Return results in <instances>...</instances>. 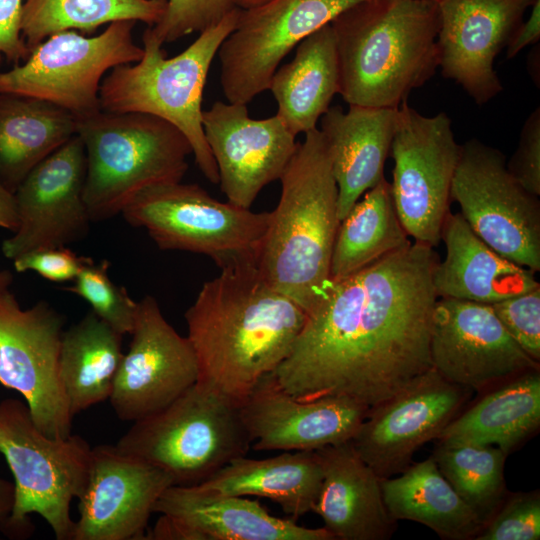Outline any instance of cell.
Instances as JSON below:
<instances>
[{"instance_id":"obj_12","label":"cell","mask_w":540,"mask_h":540,"mask_svg":"<svg viewBox=\"0 0 540 540\" xmlns=\"http://www.w3.org/2000/svg\"><path fill=\"white\" fill-rule=\"evenodd\" d=\"M460 146L446 113L426 116L407 101L397 108L390 188L400 222L415 242L435 247L441 241Z\"/></svg>"},{"instance_id":"obj_24","label":"cell","mask_w":540,"mask_h":540,"mask_svg":"<svg viewBox=\"0 0 540 540\" xmlns=\"http://www.w3.org/2000/svg\"><path fill=\"white\" fill-rule=\"evenodd\" d=\"M323 478L312 512L338 540H387L396 530L385 506L381 478L351 441L316 450Z\"/></svg>"},{"instance_id":"obj_15","label":"cell","mask_w":540,"mask_h":540,"mask_svg":"<svg viewBox=\"0 0 540 540\" xmlns=\"http://www.w3.org/2000/svg\"><path fill=\"white\" fill-rule=\"evenodd\" d=\"M472 393L431 367L371 408L351 443L381 479L393 477L412 464L414 453L422 445L437 439Z\"/></svg>"},{"instance_id":"obj_29","label":"cell","mask_w":540,"mask_h":540,"mask_svg":"<svg viewBox=\"0 0 540 540\" xmlns=\"http://www.w3.org/2000/svg\"><path fill=\"white\" fill-rule=\"evenodd\" d=\"M323 478L316 451L285 452L265 459H233L199 487L218 494L257 496L295 518L312 512Z\"/></svg>"},{"instance_id":"obj_39","label":"cell","mask_w":540,"mask_h":540,"mask_svg":"<svg viewBox=\"0 0 540 540\" xmlns=\"http://www.w3.org/2000/svg\"><path fill=\"white\" fill-rule=\"evenodd\" d=\"M490 305L521 349L540 362V286Z\"/></svg>"},{"instance_id":"obj_6","label":"cell","mask_w":540,"mask_h":540,"mask_svg":"<svg viewBox=\"0 0 540 540\" xmlns=\"http://www.w3.org/2000/svg\"><path fill=\"white\" fill-rule=\"evenodd\" d=\"M239 11L234 8L200 32L173 58H166L162 45L143 34L141 60L111 69L99 89L102 111L151 114L177 127L188 139L198 168L213 184L219 176L202 126V98L210 66L234 29Z\"/></svg>"},{"instance_id":"obj_31","label":"cell","mask_w":540,"mask_h":540,"mask_svg":"<svg viewBox=\"0 0 540 540\" xmlns=\"http://www.w3.org/2000/svg\"><path fill=\"white\" fill-rule=\"evenodd\" d=\"M76 134V118L48 101L0 93V182L11 192Z\"/></svg>"},{"instance_id":"obj_16","label":"cell","mask_w":540,"mask_h":540,"mask_svg":"<svg viewBox=\"0 0 540 540\" xmlns=\"http://www.w3.org/2000/svg\"><path fill=\"white\" fill-rule=\"evenodd\" d=\"M430 359L445 379L478 392L540 368V362L510 336L490 304L453 298L436 300Z\"/></svg>"},{"instance_id":"obj_11","label":"cell","mask_w":540,"mask_h":540,"mask_svg":"<svg viewBox=\"0 0 540 540\" xmlns=\"http://www.w3.org/2000/svg\"><path fill=\"white\" fill-rule=\"evenodd\" d=\"M12 279L0 270V384L22 395L42 433L66 438L73 415L59 376L64 317L45 301L23 309Z\"/></svg>"},{"instance_id":"obj_1","label":"cell","mask_w":540,"mask_h":540,"mask_svg":"<svg viewBox=\"0 0 540 540\" xmlns=\"http://www.w3.org/2000/svg\"><path fill=\"white\" fill-rule=\"evenodd\" d=\"M438 261L414 242L331 279L272 372L280 387L303 401L344 396L371 409L429 370Z\"/></svg>"},{"instance_id":"obj_28","label":"cell","mask_w":540,"mask_h":540,"mask_svg":"<svg viewBox=\"0 0 540 540\" xmlns=\"http://www.w3.org/2000/svg\"><path fill=\"white\" fill-rule=\"evenodd\" d=\"M339 85L338 55L329 23L296 46L294 58L275 71L268 89L277 103L276 115L297 136L318 128Z\"/></svg>"},{"instance_id":"obj_7","label":"cell","mask_w":540,"mask_h":540,"mask_svg":"<svg viewBox=\"0 0 540 540\" xmlns=\"http://www.w3.org/2000/svg\"><path fill=\"white\" fill-rule=\"evenodd\" d=\"M251 437L241 404L195 383L132 426L115 447L168 473L174 485H197L247 454Z\"/></svg>"},{"instance_id":"obj_25","label":"cell","mask_w":540,"mask_h":540,"mask_svg":"<svg viewBox=\"0 0 540 540\" xmlns=\"http://www.w3.org/2000/svg\"><path fill=\"white\" fill-rule=\"evenodd\" d=\"M397 109L349 105L329 107L318 128L325 140L338 188L343 219L363 194L384 177L396 126Z\"/></svg>"},{"instance_id":"obj_19","label":"cell","mask_w":540,"mask_h":540,"mask_svg":"<svg viewBox=\"0 0 540 540\" xmlns=\"http://www.w3.org/2000/svg\"><path fill=\"white\" fill-rule=\"evenodd\" d=\"M202 126L220 189L228 202L243 208L281 178L298 145L277 115L253 119L242 103L214 102L203 111Z\"/></svg>"},{"instance_id":"obj_23","label":"cell","mask_w":540,"mask_h":540,"mask_svg":"<svg viewBox=\"0 0 540 540\" xmlns=\"http://www.w3.org/2000/svg\"><path fill=\"white\" fill-rule=\"evenodd\" d=\"M153 512L161 516L145 539L335 540L324 527L307 528L270 515L257 500L198 485L169 486Z\"/></svg>"},{"instance_id":"obj_4","label":"cell","mask_w":540,"mask_h":540,"mask_svg":"<svg viewBox=\"0 0 540 540\" xmlns=\"http://www.w3.org/2000/svg\"><path fill=\"white\" fill-rule=\"evenodd\" d=\"M284 170L260 248L262 278L307 313L330 282L339 227L338 188L321 131L307 132Z\"/></svg>"},{"instance_id":"obj_30","label":"cell","mask_w":540,"mask_h":540,"mask_svg":"<svg viewBox=\"0 0 540 540\" xmlns=\"http://www.w3.org/2000/svg\"><path fill=\"white\" fill-rule=\"evenodd\" d=\"M390 517L427 526L446 540L475 539L484 521L441 474L432 456L411 464L400 476L381 479Z\"/></svg>"},{"instance_id":"obj_18","label":"cell","mask_w":540,"mask_h":540,"mask_svg":"<svg viewBox=\"0 0 540 540\" xmlns=\"http://www.w3.org/2000/svg\"><path fill=\"white\" fill-rule=\"evenodd\" d=\"M129 349L123 355L109 401L116 416L136 421L166 407L198 379V363L150 295L138 302Z\"/></svg>"},{"instance_id":"obj_34","label":"cell","mask_w":540,"mask_h":540,"mask_svg":"<svg viewBox=\"0 0 540 540\" xmlns=\"http://www.w3.org/2000/svg\"><path fill=\"white\" fill-rule=\"evenodd\" d=\"M167 0H26L21 35L31 51L49 36L68 30L93 32L103 24L134 20L155 25Z\"/></svg>"},{"instance_id":"obj_32","label":"cell","mask_w":540,"mask_h":540,"mask_svg":"<svg viewBox=\"0 0 540 540\" xmlns=\"http://www.w3.org/2000/svg\"><path fill=\"white\" fill-rule=\"evenodd\" d=\"M122 336L93 311L64 330L59 376L73 417L109 400L124 355Z\"/></svg>"},{"instance_id":"obj_35","label":"cell","mask_w":540,"mask_h":540,"mask_svg":"<svg viewBox=\"0 0 540 540\" xmlns=\"http://www.w3.org/2000/svg\"><path fill=\"white\" fill-rule=\"evenodd\" d=\"M457 494L485 521L507 493L506 455L492 445L437 443L431 455Z\"/></svg>"},{"instance_id":"obj_3","label":"cell","mask_w":540,"mask_h":540,"mask_svg":"<svg viewBox=\"0 0 540 540\" xmlns=\"http://www.w3.org/2000/svg\"><path fill=\"white\" fill-rule=\"evenodd\" d=\"M330 24L349 105L397 109L439 68L435 0H363Z\"/></svg>"},{"instance_id":"obj_33","label":"cell","mask_w":540,"mask_h":540,"mask_svg":"<svg viewBox=\"0 0 540 540\" xmlns=\"http://www.w3.org/2000/svg\"><path fill=\"white\" fill-rule=\"evenodd\" d=\"M408 237L397 215L390 183L384 178L340 220L330 278L349 276L407 247L412 243Z\"/></svg>"},{"instance_id":"obj_21","label":"cell","mask_w":540,"mask_h":540,"mask_svg":"<svg viewBox=\"0 0 540 540\" xmlns=\"http://www.w3.org/2000/svg\"><path fill=\"white\" fill-rule=\"evenodd\" d=\"M171 485L168 473L115 445L92 448L72 540L144 539L154 505Z\"/></svg>"},{"instance_id":"obj_26","label":"cell","mask_w":540,"mask_h":540,"mask_svg":"<svg viewBox=\"0 0 540 540\" xmlns=\"http://www.w3.org/2000/svg\"><path fill=\"white\" fill-rule=\"evenodd\" d=\"M441 240L445 257L436 263L433 271L438 298L493 304L540 286L536 272L493 250L460 213H448Z\"/></svg>"},{"instance_id":"obj_41","label":"cell","mask_w":540,"mask_h":540,"mask_svg":"<svg viewBox=\"0 0 540 540\" xmlns=\"http://www.w3.org/2000/svg\"><path fill=\"white\" fill-rule=\"evenodd\" d=\"M90 258L76 255L66 246L25 253L13 260L17 272L34 271L51 282L74 280Z\"/></svg>"},{"instance_id":"obj_10","label":"cell","mask_w":540,"mask_h":540,"mask_svg":"<svg viewBox=\"0 0 540 540\" xmlns=\"http://www.w3.org/2000/svg\"><path fill=\"white\" fill-rule=\"evenodd\" d=\"M134 20L114 21L99 35L68 30L38 44L20 64L0 72V93L42 99L75 118L100 111L99 89L116 66L136 63L144 54L133 38Z\"/></svg>"},{"instance_id":"obj_20","label":"cell","mask_w":540,"mask_h":540,"mask_svg":"<svg viewBox=\"0 0 540 540\" xmlns=\"http://www.w3.org/2000/svg\"><path fill=\"white\" fill-rule=\"evenodd\" d=\"M435 1L441 74L484 105L503 90L494 61L534 0Z\"/></svg>"},{"instance_id":"obj_37","label":"cell","mask_w":540,"mask_h":540,"mask_svg":"<svg viewBox=\"0 0 540 540\" xmlns=\"http://www.w3.org/2000/svg\"><path fill=\"white\" fill-rule=\"evenodd\" d=\"M540 492H509L485 521L475 540H538Z\"/></svg>"},{"instance_id":"obj_46","label":"cell","mask_w":540,"mask_h":540,"mask_svg":"<svg viewBox=\"0 0 540 540\" xmlns=\"http://www.w3.org/2000/svg\"><path fill=\"white\" fill-rule=\"evenodd\" d=\"M270 0H233L234 5L242 10L255 8L261 6Z\"/></svg>"},{"instance_id":"obj_36","label":"cell","mask_w":540,"mask_h":540,"mask_svg":"<svg viewBox=\"0 0 540 540\" xmlns=\"http://www.w3.org/2000/svg\"><path fill=\"white\" fill-rule=\"evenodd\" d=\"M109 263L88 262L67 290L78 295L92 311L120 334L133 330L138 302L134 301L124 287H118L108 274Z\"/></svg>"},{"instance_id":"obj_8","label":"cell","mask_w":540,"mask_h":540,"mask_svg":"<svg viewBox=\"0 0 540 540\" xmlns=\"http://www.w3.org/2000/svg\"><path fill=\"white\" fill-rule=\"evenodd\" d=\"M0 453L14 477L15 504L6 535L33 532L29 515L39 514L57 540H72L70 505L88 480L92 447L79 435L50 438L35 425L26 402L0 401Z\"/></svg>"},{"instance_id":"obj_40","label":"cell","mask_w":540,"mask_h":540,"mask_svg":"<svg viewBox=\"0 0 540 540\" xmlns=\"http://www.w3.org/2000/svg\"><path fill=\"white\" fill-rule=\"evenodd\" d=\"M512 177L529 193L540 196V107L524 121L517 147L506 160Z\"/></svg>"},{"instance_id":"obj_17","label":"cell","mask_w":540,"mask_h":540,"mask_svg":"<svg viewBox=\"0 0 540 540\" xmlns=\"http://www.w3.org/2000/svg\"><path fill=\"white\" fill-rule=\"evenodd\" d=\"M86 153L75 134L38 163L14 191L18 227L1 250L11 260L83 239L91 221L84 199Z\"/></svg>"},{"instance_id":"obj_13","label":"cell","mask_w":540,"mask_h":540,"mask_svg":"<svg viewBox=\"0 0 540 540\" xmlns=\"http://www.w3.org/2000/svg\"><path fill=\"white\" fill-rule=\"evenodd\" d=\"M505 155L477 139L460 146L451 200L474 231L497 253L540 270V200L509 173Z\"/></svg>"},{"instance_id":"obj_44","label":"cell","mask_w":540,"mask_h":540,"mask_svg":"<svg viewBox=\"0 0 540 540\" xmlns=\"http://www.w3.org/2000/svg\"><path fill=\"white\" fill-rule=\"evenodd\" d=\"M0 227L14 232L18 227V216L14 193L0 182Z\"/></svg>"},{"instance_id":"obj_38","label":"cell","mask_w":540,"mask_h":540,"mask_svg":"<svg viewBox=\"0 0 540 540\" xmlns=\"http://www.w3.org/2000/svg\"><path fill=\"white\" fill-rule=\"evenodd\" d=\"M234 8L233 0H167L160 21L143 34L163 45L216 25Z\"/></svg>"},{"instance_id":"obj_27","label":"cell","mask_w":540,"mask_h":540,"mask_svg":"<svg viewBox=\"0 0 540 540\" xmlns=\"http://www.w3.org/2000/svg\"><path fill=\"white\" fill-rule=\"evenodd\" d=\"M540 427V368L517 374L485 391L437 437L441 444L492 445L509 455Z\"/></svg>"},{"instance_id":"obj_2","label":"cell","mask_w":540,"mask_h":540,"mask_svg":"<svg viewBox=\"0 0 540 540\" xmlns=\"http://www.w3.org/2000/svg\"><path fill=\"white\" fill-rule=\"evenodd\" d=\"M306 316L262 278L257 265L221 270L184 315L197 383L241 404L289 355Z\"/></svg>"},{"instance_id":"obj_43","label":"cell","mask_w":540,"mask_h":540,"mask_svg":"<svg viewBox=\"0 0 540 540\" xmlns=\"http://www.w3.org/2000/svg\"><path fill=\"white\" fill-rule=\"evenodd\" d=\"M527 20L522 21L512 33L506 47V60L513 59L520 51L540 40V0H534Z\"/></svg>"},{"instance_id":"obj_9","label":"cell","mask_w":540,"mask_h":540,"mask_svg":"<svg viewBox=\"0 0 540 540\" xmlns=\"http://www.w3.org/2000/svg\"><path fill=\"white\" fill-rule=\"evenodd\" d=\"M120 214L144 228L158 248L208 256L221 270L257 265L271 216L221 202L181 181L139 191Z\"/></svg>"},{"instance_id":"obj_5","label":"cell","mask_w":540,"mask_h":540,"mask_svg":"<svg viewBox=\"0 0 540 540\" xmlns=\"http://www.w3.org/2000/svg\"><path fill=\"white\" fill-rule=\"evenodd\" d=\"M86 153L83 199L91 221L121 213L139 191L180 182L192 147L173 124L146 113L98 111L76 118Z\"/></svg>"},{"instance_id":"obj_22","label":"cell","mask_w":540,"mask_h":540,"mask_svg":"<svg viewBox=\"0 0 540 540\" xmlns=\"http://www.w3.org/2000/svg\"><path fill=\"white\" fill-rule=\"evenodd\" d=\"M370 408L344 396L303 401L264 375L241 403L256 451H316L351 441Z\"/></svg>"},{"instance_id":"obj_45","label":"cell","mask_w":540,"mask_h":540,"mask_svg":"<svg viewBox=\"0 0 540 540\" xmlns=\"http://www.w3.org/2000/svg\"><path fill=\"white\" fill-rule=\"evenodd\" d=\"M15 504V485L0 477V528L6 534Z\"/></svg>"},{"instance_id":"obj_42","label":"cell","mask_w":540,"mask_h":540,"mask_svg":"<svg viewBox=\"0 0 540 540\" xmlns=\"http://www.w3.org/2000/svg\"><path fill=\"white\" fill-rule=\"evenodd\" d=\"M22 0H0V64H20L30 54L21 35Z\"/></svg>"},{"instance_id":"obj_14","label":"cell","mask_w":540,"mask_h":540,"mask_svg":"<svg viewBox=\"0 0 540 540\" xmlns=\"http://www.w3.org/2000/svg\"><path fill=\"white\" fill-rule=\"evenodd\" d=\"M363 0H270L239 11L217 52L228 102L248 104L268 90L280 62L304 38Z\"/></svg>"}]
</instances>
